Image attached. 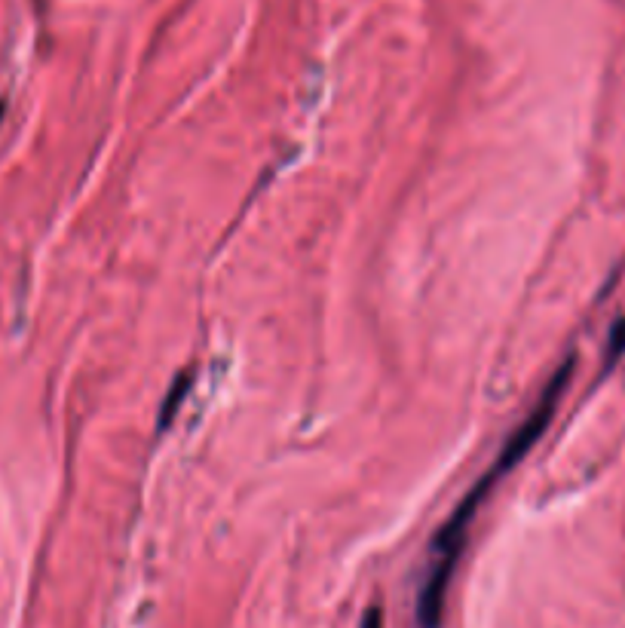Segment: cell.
<instances>
[{
  "label": "cell",
  "instance_id": "obj_5",
  "mask_svg": "<svg viewBox=\"0 0 625 628\" xmlns=\"http://www.w3.org/2000/svg\"><path fill=\"white\" fill-rule=\"evenodd\" d=\"M0 114H4V105H0Z\"/></svg>",
  "mask_w": 625,
  "mask_h": 628
},
{
  "label": "cell",
  "instance_id": "obj_3",
  "mask_svg": "<svg viewBox=\"0 0 625 628\" xmlns=\"http://www.w3.org/2000/svg\"><path fill=\"white\" fill-rule=\"evenodd\" d=\"M625 353V319H619L613 328H610V353H607V368Z\"/></svg>",
  "mask_w": 625,
  "mask_h": 628
},
{
  "label": "cell",
  "instance_id": "obj_2",
  "mask_svg": "<svg viewBox=\"0 0 625 628\" xmlns=\"http://www.w3.org/2000/svg\"><path fill=\"white\" fill-rule=\"evenodd\" d=\"M187 390H190V371H184V374H178V377H175L172 390H169V399H166V402H163V408H160V429L172 423V417H175V411L181 408V402H184Z\"/></svg>",
  "mask_w": 625,
  "mask_h": 628
},
{
  "label": "cell",
  "instance_id": "obj_4",
  "mask_svg": "<svg viewBox=\"0 0 625 628\" xmlns=\"http://www.w3.org/2000/svg\"><path fill=\"white\" fill-rule=\"evenodd\" d=\"M362 628H383V616H380V610H377V607H371V610L365 613Z\"/></svg>",
  "mask_w": 625,
  "mask_h": 628
},
{
  "label": "cell",
  "instance_id": "obj_1",
  "mask_svg": "<svg viewBox=\"0 0 625 628\" xmlns=\"http://www.w3.org/2000/svg\"><path fill=\"white\" fill-rule=\"evenodd\" d=\"M570 377H573V359L567 356L558 365V371L552 374V380L546 383V390L540 393V399L531 408V414H527L518 423V429L506 439V445L500 448V454L491 463V469L475 481L472 491L451 512V518L436 530V537H432V546H429V567H426L423 586H420V595H417V625L420 628H439L442 625L448 586L454 579L457 558H460V552L466 546V537H469V527H472L475 515L482 512L485 500L500 485V478H506L527 457V451H534V445L543 439V432L549 429L552 417L558 414V402H561V396L567 390Z\"/></svg>",
  "mask_w": 625,
  "mask_h": 628
}]
</instances>
